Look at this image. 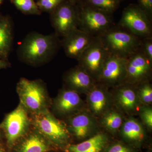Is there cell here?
I'll return each instance as SVG.
<instances>
[{
    "label": "cell",
    "instance_id": "obj_29",
    "mask_svg": "<svg viewBox=\"0 0 152 152\" xmlns=\"http://www.w3.org/2000/svg\"><path fill=\"white\" fill-rule=\"evenodd\" d=\"M105 152H133V151L124 144L116 143L109 147Z\"/></svg>",
    "mask_w": 152,
    "mask_h": 152
},
{
    "label": "cell",
    "instance_id": "obj_7",
    "mask_svg": "<svg viewBox=\"0 0 152 152\" xmlns=\"http://www.w3.org/2000/svg\"><path fill=\"white\" fill-rule=\"evenodd\" d=\"M71 1L63 2L50 13L51 23L59 37H63L78 28L77 10Z\"/></svg>",
    "mask_w": 152,
    "mask_h": 152
},
{
    "label": "cell",
    "instance_id": "obj_11",
    "mask_svg": "<svg viewBox=\"0 0 152 152\" xmlns=\"http://www.w3.org/2000/svg\"><path fill=\"white\" fill-rule=\"evenodd\" d=\"M94 37L77 28L62 37L61 46L68 58L78 61Z\"/></svg>",
    "mask_w": 152,
    "mask_h": 152
},
{
    "label": "cell",
    "instance_id": "obj_18",
    "mask_svg": "<svg viewBox=\"0 0 152 152\" xmlns=\"http://www.w3.org/2000/svg\"><path fill=\"white\" fill-rule=\"evenodd\" d=\"M13 41V29L10 19L8 17L0 19V58H7Z\"/></svg>",
    "mask_w": 152,
    "mask_h": 152
},
{
    "label": "cell",
    "instance_id": "obj_23",
    "mask_svg": "<svg viewBox=\"0 0 152 152\" xmlns=\"http://www.w3.org/2000/svg\"><path fill=\"white\" fill-rule=\"evenodd\" d=\"M18 10L27 15H40V10L34 0H10Z\"/></svg>",
    "mask_w": 152,
    "mask_h": 152
},
{
    "label": "cell",
    "instance_id": "obj_3",
    "mask_svg": "<svg viewBox=\"0 0 152 152\" xmlns=\"http://www.w3.org/2000/svg\"><path fill=\"white\" fill-rule=\"evenodd\" d=\"M78 28L94 37H97L114 26L109 14L90 7L77 10Z\"/></svg>",
    "mask_w": 152,
    "mask_h": 152
},
{
    "label": "cell",
    "instance_id": "obj_10",
    "mask_svg": "<svg viewBox=\"0 0 152 152\" xmlns=\"http://www.w3.org/2000/svg\"><path fill=\"white\" fill-rule=\"evenodd\" d=\"M127 59L109 55L96 82L105 86H117L125 83Z\"/></svg>",
    "mask_w": 152,
    "mask_h": 152
},
{
    "label": "cell",
    "instance_id": "obj_12",
    "mask_svg": "<svg viewBox=\"0 0 152 152\" xmlns=\"http://www.w3.org/2000/svg\"><path fill=\"white\" fill-rule=\"evenodd\" d=\"M28 124L27 114L22 104L7 116L2 126L9 144L13 143L24 134Z\"/></svg>",
    "mask_w": 152,
    "mask_h": 152
},
{
    "label": "cell",
    "instance_id": "obj_19",
    "mask_svg": "<svg viewBox=\"0 0 152 152\" xmlns=\"http://www.w3.org/2000/svg\"><path fill=\"white\" fill-rule=\"evenodd\" d=\"M121 133L126 140L132 143L141 142L145 136L143 126L134 118H129L123 122L121 127Z\"/></svg>",
    "mask_w": 152,
    "mask_h": 152
},
{
    "label": "cell",
    "instance_id": "obj_33",
    "mask_svg": "<svg viewBox=\"0 0 152 152\" xmlns=\"http://www.w3.org/2000/svg\"><path fill=\"white\" fill-rule=\"evenodd\" d=\"M3 0H0V6H1V4L2 3Z\"/></svg>",
    "mask_w": 152,
    "mask_h": 152
},
{
    "label": "cell",
    "instance_id": "obj_2",
    "mask_svg": "<svg viewBox=\"0 0 152 152\" xmlns=\"http://www.w3.org/2000/svg\"><path fill=\"white\" fill-rule=\"evenodd\" d=\"M110 55L127 59L140 48L142 39L123 28L113 27L97 37Z\"/></svg>",
    "mask_w": 152,
    "mask_h": 152
},
{
    "label": "cell",
    "instance_id": "obj_30",
    "mask_svg": "<svg viewBox=\"0 0 152 152\" xmlns=\"http://www.w3.org/2000/svg\"><path fill=\"white\" fill-rule=\"evenodd\" d=\"M141 9L143 10L151 20L152 0H138Z\"/></svg>",
    "mask_w": 152,
    "mask_h": 152
},
{
    "label": "cell",
    "instance_id": "obj_1",
    "mask_svg": "<svg viewBox=\"0 0 152 152\" xmlns=\"http://www.w3.org/2000/svg\"><path fill=\"white\" fill-rule=\"evenodd\" d=\"M61 46L60 37L56 33L44 35L32 32L19 45L17 55L23 62L31 66L41 65L51 61Z\"/></svg>",
    "mask_w": 152,
    "mask_h": 152
},
{
    "label": "cell",
    "instance_id": "obj_20",
    "mask_svg": "<svg viewBox=\"0 0 152 152\" xmlns=\"http://www.w3.org/2000/svg\"><path fill=\"white\" fill-rule=\"evenodd\" d=\"M108 138L105 134L99 133L80 143L72 145L70 152H101L107 143Z\"/></svg>",
    "mask_w": 152,
    "mask_h": 152
},
{
    "label": "cell",
    "instance_id": "obj_6",
    "mask_svg": "<svg viewBox=\"0 0 152 152\" xmlns=\"http://www.w3.org/2000/svg\"><path fill=\"white\" fill-rule=\"evenodd\" d=\"M109 55L99 39L95 37L78 60L79 66L96 82Z\"/></svg>",
    "mask_w": 152,
    "mask_h": 152
},
{
    "label": "cell",
    "instance_id": "obj_17",
    "mask_svg": "<svg viewBox=\"0 0 152 152\" xmlns=\"http://www.w3.org/2000/svg\"><path fill=\"white\" fill-rule=\"evenodd\" d=\"M82 102L78 93L70 89L61 92L56 101V106L60 113L67 114L77 110Z\"/></svg>",
    "mask_w": 152,
    "mask_h": 152
},
{
    "label": "cell",
    "instance_id": "obj_8",
    "mask_svg": "<svg viewBox=\"0 0 152 152\" xmlns=\"http://www.w3.org/2000/svg\"><path fill=\"white\" fill-rule=\"evenodd\" d=\"M34 123L39 132L58 144H63L69 137L68 131L62 123L46 111L39 112L34 118Z\"/></svg>",
    "mask_w": 152,
    "mask_h": 152
},
{
    "label": "cell",
    "instance_id": "obj_5",
    "mask_svg": "<svg viewBox=\"0 0 152 152\" xmlns=\"http://www.w3.org/2000/svg\"><path fill=\"white\" fill-rule=\"evenodd\" d=\"M17 90L24 107L34 112L42 111L46 100L45 88L40 82L23 78L18 83Z\"/></svg>",
    "mask_w": 152,
    "mask_h": 152
},
{
    "label": "cell",
    "instance_id": "obj_26",
    "mask_svg": "<svg viewBox=\"0 0 152 152\" xmlns=\"http://www.w3.org/2000/svg\"><path fill=\"white\" fill-rule=\"evenodd\" d=\"M65 0H37V5L41 12L50 14Z\"/></svg>",
    "mask_w": 152,
    "mask_h": 152
},
{
    "label": "cell",
    "instance_id": "obj_13",
    "mask_svg": "<svg viewBox=\"0 0 152 152\" xmlns=\"http://www.w3.org/2000/svg\"><path fill=\"white\" fill-rule=\"evenodd\" d=\"M134 85L124 83L118 86L116 94V103L117 105L124 111L133 114L139 112L140 108V100Z\"/></svg>",
    "mask_w": 152,
    "mask_h": 152
},
{
    "label": "cell",
    "instance_id": "obj_4",
    "mask_svg": "<svg viewBox=\"0 0 152 152\" xmlns=\"http://www.w3.org/2000/svg\"><path fill=\"white\" fill-rule=\"evenodd\" d=\"M151 20L140 7L131 6L123 12L120 26L140 38L152 37Z\"/></svg>",
    "mask_w": 152,
    "mask_h": 152
},
{
    "label": "cell",
    "instance_id": "obj_24",
    "mask_svg": "<svg viewBox=\"0 0 152 152\" xmlns=\"http://www.w3.org/2000/svg\"><path fill=\"white\" fill-rule=\"evenodd\" d=\"M87 1L90 7L110 14L116 10L120 0H87Z\"/></svg>",
    "mask_w": 152,
    "mask_h": 152
},
{
    "label": "cell",
    "instance_id": "obj_15",
    "mask_svg": "<svg viewBox=\"0 0 152 152\" xmlns=\"http://www.w3.org/2000/svg\"><path fill=\"white\" fill-rule=\"evenodd\" d=\"M87 94L88 105L91 113L96 117L103 115L110 102L107 91L102 86L96 85Z\"/></svg>",
    "mask_w": 152,
    "mask_h": 152
},
{
    "label": "cell",
    "instance_id": "obj_32",
    "mask_svg": "<svg viewBox=\"0 0 152 152\" xmlns=\"http://www.w3.org/2000/svg\"><path fill=\"white\" fill-rule=\"evenodd\" d=\"M80 1V0H70L72 2V3H73V4H75V3L79 1Z\"/></svg>",
    "mask_w": 152,
    "mask_h": 152
},
{
    "label": "cell",
    "instance_id": "obj_22",
    "mask_svg": "<svg viewBox=\"0 0 152 152\" xmlns=\"http://www.w3.org/2000/svg\"><path fill=\"white\" fill-rule=\"evenodd\" d=\"M101 123L107 129L115 132L121 128L123 122L122 116L116 111L110 110L103 114Z\"/></svg>",
    "mask_w": 152,
    "mask_h": 152
},
{
    "label": "cell",
    "instance_id": "obj_14",
    "mask_svg": "<svg viewBox=\"0 0 152 152\" xmlns=\"http://www.w3.org/2000/svg\"><path fill=\"white\" fill-rule=\"evenodd\" d=\"M64 80L71 89L78 93L87 94L96 85L94 79L79 65L66 74Z\"/></svg>",
    "mask_w": 152,
    "mask_h": 152
},
{
    "label": "cell",
    "instance_id": "obj_31",
    "mask_svg": "<svg viewBox=\"0 0 152 152\" xmlns=\"http://www.w3.org/2000/svg\"><path fill=\"white\" fill-rule=\"evenodd\" d=\"M8 65V64L4 59L0 58V69L5 68Z\"/></svg>",
    "mask_w": 152,
    "mask_h": 152
},
{
    "label": "cell",
    "instance_id": "obj_21",
    "mask_svg": "<svg viewBox=\"0 0 152 152\" xmlns=\"http://www.w3.org/2000/svg\"><path fill=\"white\" fill-rule=\"evenodd\" d=\"M49 150L48 145L42 137L32 134L22 144L19 152H46Z\"/></svg>",
    "mask_w": 152,
    "mask_h": 152
},
{
    "label": "cell",
    "instance_id": "obj_27",
    "mask_svg": "<svg viewBox=\"0 0 152 152\" xmlns=\"http://www.w3.org/2000/svg\"><path fill=\"white\" fill-rule=\"evenodd\" d=\"M141 119L144 124L150 129H152V109L147 105L142 106L139 110Z\"/></svg>",
    "mask_w": 152,
    "mask_h": 152
},
{
    "label": "cell",
    "instance_id": "obj_28",
    "mask_svg": "<svg viewBox=\"0 0 152 152\" xmlns=\"http://www.w3.org/2000/svg\"><path fill=\"white\" fill-rule=\"evenodd\" d=\"M140 49L145 56L152 62V38L151 37L142 39Z\"/></svg>",
    "mask_w": 152,
    "mask_h": 152
},
{
    "label": "cell",
    "instance_id": "obj_34",
    "mask_svg": "<svg viewBox=\"0 0 152 152\" xmlns=\"http://www.w3.org/2000/svg\"><path fill=\"white\" fill-rule=\"evenodd\" d=\"M0 152H3V151H2L1 150H0Z\"/></svg>",
    "mask_w": 152,
    "mask_h": 152
},
{
    "label": "cell",
    "instance_id": "obj_35",
    "mask_svg": "<svg viewBox=\"0 0 152 152\" xmlns=\"http://www.w3.org/2000/svg\"><path fill=\"white\" fill-rule=\"evenodd\" d=\"M1 17H0V19H1Z\"/></svg>",
    "mask_w": 152,
    "mask_h": 152
},
{
    "label": "cell",
    "instance_id": "obj_25",
    "mask_svg": "<svg viewBox=\"0 0 152 152\" xmlns=\"http://www.w3.org/2000/svg\"><path fill=\"white\" fill-rule=\"evenodd\" d=\"M137 93L141 102L145 104V105L151 104L152 88L149 83L145 82L140 84Z\"/></svg>",
    "mask_w": 152,
    "mask_h": 152
},
{
    "label": "cell",
    "instance_id": "obj_16",
    "mask_svg": "<svg viewBox=\"0 0 152 152\" xmlns=\"http://www.w3.org/2000/svg\"><path fill=\"white\" fill-rule=\"evenodd\" d=\"M95 127L93 117L86 113H81L73 117L70 121V128L77 137L83 139L89 135Z\"/></svg>",
    "mask_w": 152,
    "mask_h": 152
},
{
    "label": "cell",
    "instance_id": "obj_9",
    "mask_svg": "<svg viewBox=\"0 0 152 152\" xmlns=\"http://www.w3.org/2000/svg\"><path fill=\"white\" fill-rule=\"evenodd\" d=\"M152 62L140 48L127 59L125 83L135 85L148 82L151 77Z\"/></svg>",
    "mask_w": 152,
    "mask_h": 152
}]
</instances>
